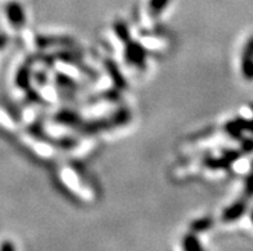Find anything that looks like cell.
<instances>
[{"instance_id": "obj_3", "label": "cell", "mask_w": 253, "mask_h": 251, "mask_svg": "<svg viewBox=\"0 0 253 251\" xmlns=\"http://www.w3.org/2000/svg\"><path fill=\"white\" fill-rule=\"evenodd\" d=\"M246 210H247V200L246 199L235 201L234 204H231L230 207L225 210L224 214H222V219L225 222H234L246 213Z\"/></svg>"}, {"instance_id": "obj_9", "label": "cell", "mask_w": 253, "mask_h": 251, "mask_svg": "<svg viewBox=\"0 0 253 251\" xmlns=\"http://www.w3.org/2000/svg\"><path fill=\"white\" fill-rule=\"evenodd\" d=\"M0 250H14V246L9 244V242H5V244L0 246Z\"/></svg>"}, {"instance_id": "obj_1", "label": "cell", "mask_w": 253, "mask_h": 251, "mask_svg": "<svg viewBox=\"0 0 253 251\" xmlns=\"http://www.w3.org/2000/svg\"><path fill=\"white\" fill-rule=\"evenodd\" d=\"M241 71L247 81H253V35L244 45L241 57Z\"/></svg>"}, {"instance_id": "obj_5", "label": "cell", "mask_w": 253, "mask_h": 251, "mask_svg": "<svg viewBox=\"0 0 253 251\" xmlns=\"http://www.w3.org/2000/svg\"><path fill=\"white\" fill-rule=\"evenodd\" d=\"M170 0H149L148 3V13L151 18H156L164 12Z\"/></svg>"}, {"instance_id": "obj_6", "label": "cell", "mask_w": 253, "mask_h": 251, "mask_svg": "<svg viewBox=\"0 0 253 251\" xmlns=\"http://www.w3.org/2000/svg\"><path fill=\"white\" fill-rule=\"evenodd\" d=\"M184 249L186 250H197V249H202V246L198 244V240L194 235H188L184 239Z\"/></svg>"}, {"instance_id": "obj_10", "label": "cell", "mask_w": 253, "mask_h": 251, "mask_svg": "<svg viewBox=\"0 0 253 251\" xmlns=\"http://www.w3.org/2000/svg\"><path fill=\"white\" fill-rule=\"evenodd\" d=\"M251 222H252L253 224V210H252V213H251Z\"/></svg>"}, {"instance_id": "obj_8", "label": "cell", "mask_w": 253, "mask_h": 251, "mask_svg": "<svg viewBox=\"0 0 253 251\" xmlns=\"http://www.w3.org/2000/svg\"><path fill=\"white\" fill-rule=\"evenodd\" d=\"M210 226H211V222L209 219H203L192 224V228H194L196 231H202V229H207Z\"/></svg>"}, {"instance_id": "obj_2", "label": "cell", "mask_w": 253, "mask_h": 251, "mask_svg": "<svg viewBox=\"0 0 253 251\" xmlns=\"http://www.w3.org/2000/svg\"><path fill=\"white\" fill-rule=\"evenodd\" d=\"M6 17L10 21L14 27H22L25 25V12H23V8L21 6V4L16 3V1H12L6 5Z\"/></svg>"}, {"instance_id": "obj_7", "label": "cell", "mask_w": 253, "mask_h": 251, "mask_svg": "<svg viewBox=\"0 0 253 251\" xmlns=\"http://www.w3.org/2000/svg\"><path fill=\"white\" fill-rule=\"evenodd\" d=\"M244 194L247 197H253V163L251 167L250 175L246 178V186H244Z\"/></svg>"}, {"instance_id": "obj_4", "label": "cell", "mask_w": 253, "mask_h": 251, "mask_svg": "<svg viewBox=\"0 0 253 251\" xmlns=\"http://www.w3.org/2000/svg\"><path fill=\"white\" fill-rule=\"evenodd\" d=\"M126 59L135 66H143L144 63V51L139 45H128L126 50Z\"/></svg>"}]
</instances>
